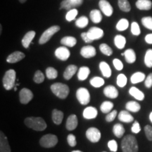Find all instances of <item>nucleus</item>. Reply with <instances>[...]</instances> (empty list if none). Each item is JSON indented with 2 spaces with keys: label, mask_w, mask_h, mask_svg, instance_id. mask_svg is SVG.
<instances>
[{
  "label": "nucleus",
  "mask_w": 152,
  "mask_h": 152,
  "mask_svg": "<svg viewBox=\"0 0 152 152\" xmlns=\"http://www.w3.org/2000/svg\"><path fill=\"white\" fill-rule=\"evenodd\" d=\"M16 73L14 70L10 69L6 72L2 80L4 87L6 90H11V89L14 88L16 82Z\"/></svg>",
  "instance_id": "obj_4"
},
{
  "label": "nucleus",
  "mask_w": 152,
  "mask_h": 152,
  "mask_svg": "<svg viewBox=\"0 0 152 152\" xmlns=\"http://www.w3.org/2000/svg\"><path fill=\"white\" fill-rule=\"evenodd\" d=\"M85 134L87 140L92 143H96L101 139V132L98 128L94 127L87 129Z\"/></svg>",
  "instance_id": "obj_8"
},
{
  "label": "nucleus",
  "mask_w": 152,
  "mask_h": 152,
  "mask_svg": "<svg viewBox=\"0 0 152 152\" xmlns=\"http://www.w3.org/2000/svg\"><path fill=\"white\" fill-rule=\"evenodd\" d=\"M0 152H11L8 139L2 131L0 132Z\"/></svg>",
  "instance_id": "obj_14"
},
{
  "label": "nucleus",
  "mask_w": 152,
  "mask_h": 152,
  "mask_svg": "<svg viewBox=\"0 0 152 152\" xmlns=\"http://www.w3.org/2000/svg\"><path fill=\"white\" fill-rule=\"evenodd\" d=\"M145 41L147 44L152 45V34H148L145 37Z\"/></svg>",
  "instance_id": "obj_56"
},
{
  "label": "nucleus",
  "mask_w": 152,
  "mask_h": 152,
  "mask_svg": "<svg viewBox=\"0 0 152 152\" xmlns=\"http://www.w3.org/2000/svg\"><path fill=\"white\" fill-rule=\"evenodd\" d=\"M125 130L123 125L121 123H116L113 127V132L116 137L121 138L124 135Z\"/></svg>",
  "instance_id": "obj_29"
},
{
  "label": "nucleus",
  "mask_w": 152,
  "mask_h": 152,
  "mask_svg": "<svg viewBox=\"0 0 152 152\" xmlns=\"http://www.w3.org/2000/svg\"><path fill=\"white\" fill-rule=\"evenodd\" d=\"M58 137L53 134H47L42 137L39 140V144L44 148H52L58 143Z\"/></svg>",
  "instance_id": "obj_5"
},
{
  "label": "nucleus",
  "mask_w": 152,
  "mask_h": 152,
  "mask_svg": "<svg viewBox=\"0 0 152 152\" xmlns=\"http://www.w3.org/2000/svg\"><path fill=\"white\" fill-rule=\"evenodd\" d=\"M144 85H145L146 87L147 88H150L152 86V73H150L149 75L147 76V78L145 79L144 81Z\"/></svg>",
  "instance_id": "obj_54"
},
{
  "label": "nucleus",
  "mask_w": 152,
  "mask_h": 152,
  "mask_svg": "<svg viewBox=\"0 0 152 152\" xmlns=\"http://www.w3.org/2000/svg\"><path fill=\"white\" fill-rule=\"evenodd\" d=\"M52 118L54 124H61L63 119H64V113L61 111H59L58 109H54L52 111Z\"/></svg>",
  "instance_id": "obj_23"
},
{
  "label": "nucleus",
  "mask_w": 152,
  "mask_h": 152,
  "mask_svg": "<svg viewBox=\"0 0 152 152\" xmlns=\"http://www.w3.org/2000/svg\"><path fill=\"white\" fill-rule=\"evenodd\" d=\"M129 93H130L131 96H132L133 97L135 98L137 100L139 101H143L144 99V97H145L144 93L135 87H131L130 90H129Z\"/></svg>",
  "instance_id": "obj_26"
},
{
  "label": "nucleus",
  "mask_w": 152,
  "mask_h": 152,
  "mask_svg": "<svg viewBox=\"0 0 152 152\" xmlns=\"http://www.w3.org/2000/svg\"><path fill=\"white\" fill-rule=\"evenodd\" d=\"M81 37H82V39H83V40H84L86 43H91L92 42V39H91L90 38L88 37V35H87V33H82L81 34Z\"/></svg>",
  "instance_id": "obj_55"
},
{
  "label": "nucleus",
  "mask_w": 152,
  "mask_h": 152,
  "mask_svg": "<svg viewBox=\"0 0 152 152\" xmlns=\"http://www.w3.org/2000/svg\"><path fill=\"white\" fill-rule=\"evenodd\" d=\"M121 149L123 152H138V143L135 137L132 134L125 136L121 142Z\"/></svg>",
  "instance_id": "obj_1"
},
{
  "label": "nucleus",
  "mask_w": 152,
  "mask_h": 152,
  "mask_svg": "<svg viewBox=\"0 0 152 152\" xmlns=\"http://www.w3.org/2000/svg\"><path fill=\"white\" fill-rule=\"evenodd\" d=\"M87 35L92 40H97L104 36V30L98 27H92L87 31Z\"/></svg>",
  "instance_id": "obj_11"
},
{
  "label": "nucleus",
  "mask_w": 152,
  "mask_h": 152,
  "mask_svg": "<svg viewBox=\"0 0 152 152\" xmlns=\"http://www.w3.org/2000/svg\"><path fill=\"white\" fill-rule=\"evenodd\" d=\"M96 54V49L94 47L90 46V45L83 47L80 50L81 56L86 58H92V57L95 56Z\"/></svg>",
  "instance_id": "obj_15"
},
{
  "label": "nucleus",
  "mask_w": 152,
  "mask_h": 152,
  "mask_svg": "<svg viewBox=\"0 0 152 152\" xmlns=\"http://www.w3.org/2000/svg\"><path fill=\"white\" fill-rule=\"evenodd\" d=\"M77 70V67L75 65H70L68 66L64 73V77L66 80L71 79L73 76L76 73Z\"/></svg>",
  "instance_id": "obj_25"
},
{
  "label": "nucleus",
  "mask_w": 152,
  "mask_h": 152,
  "mask_svg": "<svg viewBox=\"0 0 152 152\" xmlns=\"http://www.w3.org/2000/svg\"><path fill=\"white\" fill-rule=\"evenodd\" d=\"M98 114L97 109L94 106H87L83 111V115L85 119H94Z\"/></svg>",
  "instance_id": "obj_17"
},
{
  "label": "nucleus",
  "mask_w": 152,
  "mask_h": 152,
  "mask_svg": "<svg viewBox=\"0 0 152 152\" xmlns=\"http://www.w3.org/2000/svg\"><path fill=\"white\" fill-rule=\"evenodd\" d=\"M77 124H78V121H77V115L75 114H72L68 117L66 123V128L69 131L74 130L77 127Z\"/></svg>",
  "instance_id": "obj_16"
},
{
  "label": "nucleus",
  "mask_w": 152,
  "mask_h": 152,
  "mask_svg": "<svg viewBox=\"0 0 152 152\" xmlns=\"http://www.w3.org/2000/svg\"><path fill=\"white\" fill-rule=\"evenodd\" d=\"M33 93L28 88H23L19 92V100L22 104H28L33 99Z\"/></svg>",
  "instance_id": "obj_9"
},
{
  "label": "nucleus",
  "mask_w": 152,
  "mask_h": 152,
  "mask_svg": "<svg viewBox=\"0 0 152 152\" xmlns=\"http://www.w3.org/2000/svg\"><path fill=\"white\" fill-rule=\"evenodd\" d=\"M67 142L69 146L71 147H74L77 145V141H76V137L73 134H69L67 137Z\"/></svg>",
  "instance_id": "obj_48"
},
{
  "label": "nucleus",
  "mask_w": 152,
  "mask_h": 152,
  "mask_svg": "<svg viewBox=\"0 0 152 152\" xmlns=\"http://www.w3.org/2000/svg\"><path fill=\"white\" fill-rule=\"evenodd\" d=\"M99 69L104 77L109 78L111 76L112 71L109 64L105 61H102L99 64Z\"/></svg>",
  "instance_id": "obj_24"
},
{
  "label": "nucleus",
  "mask_w": 152,
  "mask_h": 152,
  "mask_svg": "<svg viewBox=\"0 0 152 152\" xmlns=\"http://www.w3.org/2000/svg\"><path fill=\"white\" fill-rule=\"evenodd\" d=\"M113 103L109 101H105L101 104L100 110L103 113H109L112 111L113 108Z\"/></svg>",
  "instance_id": "obj_35"
},
{
  "label": "nucleus",
  "mask_w": 152,
  "mask_h": 152,
  "mask_svg": "<svg viewBox=\"0 0 152 152\" xmlns=\"http://www.w3.org/2000/svg\"><path fill=\"white\" fill-rule=\"evenodd\" d=\"M117 111L116 110H113V111H111L110 113H107V115H106V122H112V121H113L114 120H115V117H116L117 115Z\"/></svg>",
  "instance_id": "obj_49"
},
{
  "label": "nucleus",
  "mask_w": 152,
  "mask_h": 152,
  "mask_svg": "<svg viewBox=\"0 0 152 152\" xmlns=\"http://www.w3.org/2000/svg\"><path fill=\"white\" fill-rule=\"evenodd\" d=\"M35 36V32L33 30L28 32L26 35H24V37L22 39V45L23 46L24 48L28 49L29 47L30 43L32 42L33 39H34Z\"/></svg>",
  "instance_id": "obj_20"
},
{
  "label": "nucleus",
  "mask_w": 152,
  "mask_h": 152,
  "mask_svg": "<svg viewBox=\"0 0 152 152\" xmlns=\"http://www.w3.org/2000/svg\"><path fill=\"white\" fill-rule=\"evenodd\" d=\"M89 23V20L86 16H83L77 18L75 21V26L79 28H84Z\"/></svg>",
  "instance_id": "obj_38"
},
{
  "label": "nucleus",
  "mask_w": 152,
  "mask_h": 152,
  "mask_svg": "<svg viewBox=\"0 0 152 152\" xmlns=\"http://www.w3.org/2000/svg\"><path fill=\"white\" fill-rule=\"evenodd\" d=\"M129 26V22L127 19L122 18L118 22L116 25V29L118 31H124L126 29H128Z\"/></svg>",
  "instance_id": "obj_39"
},
{
  "label": "nucleus",
  "mask_w": 152,
  "mask_h": 152,
  "mask_svg": "<svg viewBox=\"0 0 152 152\" xmlns=\"http://www.w3.org/2000/svg\"><path fill=\"white\" fill-rule=\"evenodd\" d=\"M18 1H20V3H25L26 1H27V0H18Z\"/></svg>",
  "instance_id": "obj_58"
},
{
  "label": "nucleus",
  "mask_w": 152,
  "mask_h": 152,
  "mask_svg": "<svg viewBox=\"0 0 152 152\" xmlns=\"http://www.w3.org/2000/svg\"><path fill=\"white\" fill-rule=\"evenodd\" d=\"M125 61L128 64H133L136 61V54L132 49H128L124 52Z\"/></svg>",
  "instance_id": "obj_30"
},
{
  "label": "nucleus",
  "mask_w": 152,
  "mask_h": 152,
  "mask_svg": "<svg viewBox=\"0 0 152 152\" xmlns=\"http://www.w3.org/2000/svg\"><path fill=\"white\" fill-rule=\"evenodd\" d=\"M104 94L106 97L110 99H115L118 96V91L114 86L109 85L104 89Z\"/></svg>",
  "instance_id": "obj_19"
},
{
  "label": "nucleus",
  "mask_w": 152,
  "mask_h": 152,
  "mask_svg": "<svg viewBox=\"0 0 152 152\" xmlns=\"http://www.w3.org/2000/svg\"><path fill=\"white\" fill-rule=\"evenodd\" d=\"M114 44L118 49H122L125 47L126 44V39L124 36L118 35L114 38Z\"/></svg>",
  "instance_id": "obj_34"
},
{
  "label": "nucleus",
  "mask_w": 152,
  "mask_h": 152,
  "mask_svg": "<svg viewBox=\"0 0 152 152\" xmlns=\"http://www.w3.org/2000/svg\"><path fill=\"white\" fill-rule=\"evenodd\" d=\"M61 45H64L65 47H73L75 46L77 43V39L74 37H71V36H66V37H63L61 40Z\"/></svg>",
  "instance_id": "obj_31"
},
{
  "label": "nucleus",
  "mask_w": 152,
  "mask_h": 152,
  "mask_svg": "<svg viewBox=\"0 0 152 152\" xmlns=\"http://www.w3.org/2000/svg\"><path fill=\"white\" fill-rule=\"evenodd\" d=\"M25 57H26V55L23 52H14L12 54L9 55L7 58V61L9 64H15V63H17L23 59Z\"/></svg>",
  "instance_id": "obj_18"
},
{
  "label": "nucleus",
  "mask_w": 152,
  "mask_h": 152,
  "mask_svg": "<svg viewBox=\"0 0 152 152\" xmlns=\"http://www.w3.org/2000/svg\"><path fill=\"white\" fill-rule=\"evenodd\" d=\"M108 147L112 152H116L118 151V144L115 140H111L108 142Z\"/></svg>",
  "instance_id": "obj_50"
},
{
  "label": "nucleus",
  "mask_w": 152,
  "mask_h": 152,
  "mask_svg": "<svg viewBox=\"0 0 152 152\" xmlns=\"http://www.w3.org/2000/svg\"><path fill=\"white\" fill-rule=\"evenodd\" d=\"M144 79H146L145 74L142 72H136L131 76L130 81L132 84H137V83L144 81Z\"/></svg>",
  "instance_id": "obj_33"
},
{
  "label": "nucleus",
  "mask_w": 152,
  "mask_h": 152,
  "mask_svg": "<svg viewBox=\"0 0 152 152\" xmlns=\"http://www.w3.org/2000/svg\"><path fill=\"white\" fill-rule=\"evenodd\" d=\"M83 3V0H64L61 3L60 9H64L69 11L80 7Z\"/></svg>",
  "instance_id": "obj_10"
},
{
  "label": "nucleus",
  "mask_w": 152,
  "mask_h": 152,
  "mask_svg": "<svg viewBox=\"0 0 152 152\" xmlns=\"http://www.w3.org/2000/svg\"><path fill=\"white\" fill-rule=\"evenodd\" d=\"M1 31H2V26H0V33H1Z\"/></svg>",
  "instance_id": "obj_60"
},
{
  "label": "nucleus",
  "mask_w": 152,
  "mask_h": 152,
  "mask_svg": "<svg viewBox=\"0 0 152 152\" xmlns=\"http://www.w3.org/2000/svg\"><path fill=\"white\" fill-rule=\"evenodd\" d=\"M71 152H83V151H80V150H74V151H72Z\"/></svg>",
  "instance_id": "obj_59"
},
{
  "label": "nucleus",
  "mask_w": 152,
  "mask_h": 152,
  "mask_svg": "<svg viewBox=\"0 0 152 152\" xmlns=\"http://www.w3.org/2000/svg\"><path fill=\"white\" fill-rule=\"evenodd\" d=\"M90 85H92V87H96V88H99V87L103 86L104 83H105V81H104V80L102 78V77H94L90 80Z\"/></svg>",
  "instance_id": "obj_36"
},
{
  "label": "nucleus",
  "mask_w": 152,
  "mask_h": 152,
  "mask_svg": "<svg viewBox=\"0 0 152 152\" xmlns=\"http://www.w3.org/2000/svg\"><path fill=\"white\" fill-rule=\"evenodd\" d=\"M60 30V27L58 26H54L52 27L49 28L48 29L45 30L41 35L40 38L39 39V45H44V44L47 43V42L50 40L53 35L57 32Z\"/></svg>",
  "instance_id": "obj_7"
},
{
  "label": "nucleus",
  "mask_w": 152,
  "mask_h": 152,
  "mask_svg": "<svg viewBox=\"0 0 152 152\" xmlns=\"http://www.w3.org/2000/svg\"><path fill=\"white\" fill-rule=\"evenodd\" d=\"M118 120L125 123H130L134 121V117L129 113L128 111H121L118 114Z\"/></svg>",
  "instance_id": "obj_21"
},
{
  "label": "nucleus",
  "mask_w": 152,
  "mask_h": 152,
  "mask_svg": "<svg viewBox=\"0 0 152 152\" xmlns=\"http://www.w3.org/2000/svg\"><path fill=\"white\" fill-rule=\"evenodd\" d=\"M76 98L82 105H87L90 102V94L87 89L80 87L76 91Z\"/></svg>",
  "instance_id": "obj_6"
},
{
  "label": "nucleus",
  "mask_w": 152,
  "mask_h": 152,
  "mask_svg": "<svg viewBox=\"0 0 152 152\" xmlns=\"http://www.w3.org/2000/svg\"><path fill=\"white\" fill-rule=\"evenodd\" d=\"M144 64L147 67L152 68V49H149L146 52L144 56Z\"/></svg>",
  "instance_id": "obj_40"
},
{
  "label": "nucleus",
  "mask_w": 152,
  "mask_h": 152,
  "mask_svg": "<svg viewBox=\"0 0 152 152\" xmlns=\"http://www.w3.org/2000/svg\"><path fill=\"white\" fill-rule=\"evenodd\" d=\"M136 7L140 10L148 11L152 8V2L150 0H137Z\"/></svg>",
  "instance_id": "obj_22"
},
{
  "label": "nucleus",
  "mask_w": 152,
  "mask_h": 152,
  "mask_svg": "<svg viewBox=\"0 0 152 152\" xmlns=\"http://www.w3.org/2000/svg\"><path fill=\"white\" fill-rule=\"evenodd\" d=\"M91 20L94 23H99L102 20V15L101 14L100 11L97 9H94L91 11L90 14Z\"/></svg>",
  "instance_id": "obj_32"
},
{
  "label": "nucleus",
  "mask_w": 152,
  "mask_h": 152,
  "mask_svg": "<svg viewBox=\"0 0 152 152\" xmlns=\"http://www.w3.org/2000/svg\"><path fill=\"white\" fill-rule=\"evenodd\" d=\"M102 152H106V151H102Z\"/></svg>",
  "instance_id": "obj_61"
},
{
  "label": "nucleus",
  "mask_w": 152,
  "mask_h": 152,
  "mask_svg": "<svg viewBox=\"0 0 152 152\" xmlns=\"http://www.w3.org/2000/svg\"><path fill=\"white\" fill-rule=\"evenodd\" d=\"M24 123L28 128L35 131H43L47 128V123L41 117H28Z\"/></svg>",
  "instance_id": "obj_2"
},
{
  "label": "nucleus",
  "mask_w": 152,
  "mask_h": 152,
  "mask_svg": "<svg viewBox=\"0 0 152 152\" xmlns=\"http://www.w3.org/2000/svg\"><path fill=\"white\" fill-rule=\"evenodd\" d=\"M99 6L101 11L106 15V16H111L113 14V9L112 6L111 5L109 1L106 0H100L99 3Z\"/></svg>",
  "instance_id": "obj_13"
},
{
  "label": "nucleus",
  "mask_w": 152,
  "mask_h": 152,
  "mask_svg": "<svg viewBox=\"0 0 152 152\" xmlns=\"http://www.w3.org/2000/svg\"><path fill=\"white\" fill-rule=\"evenodd\" d=\"M46 76L49 80L56 79L58 76V72L54 68L48 67L46 69Z\"/></svg>",
  "instance_id": "obj_41"
},
{
  "label": "nucleus",
  "mask_w": 152,
  "mask_h": 152,
  "mask_svg": "<svg viewBox=\"0 0 152 152\" xmlns=\"http://www.w3.org/2000/svg\"><path fill=\"white\" fill-rule=\"evenodd\" d=\"M127 82H128V79L124 74H119L118 75L116 80L118 86L120 87H124L127 84Z\"/></svg>",
  "instance_id": "obj_44"
},
{
  "label": "nucleus",
  "mask_w": 152,
  "mask_h": 152,
  "mask_svg": "<svg viewBox=\"0 0 152 152\" xmlns=\"http://www.w3.org/2000/svg\"><path fill=\"white\" fill-rule=\"evenodd\" d=\"M77 14H78V11L76 9H71V10H69L67 12V14L66 15V19L67 21L71 22L72 20H75V18L77 16Z\"/></svg>",
  "instance_id": "obj_45"
},
{
  "label": "nucleus",
  "mask_w": 152,
  "mask_h": 152,
  "mask_svg": "<svg viewBox=\"0 0 152 152\" xmlns=\"http://www.w3.org/2000/svg\"><path fill=\"white\" fill-rule=\"evenodd\" d=\"M33 80L37 84L42 83L44 80H45V75H44L42 72L41 71H39V70L36 71L35 73V75H34Z\"/></svg>",
  "instance_id": "obj_42"
},
{
  "label": "nucleus",
  "mask_w": 152,
  "mask_h": 152,
  "mask_svg": "<svg viewBox=\"0 0 152 152\" xmlns=\"http://www.w3.org/2000/svg\"><path fill=\"white\" fill-rule=\"evenodd\" d=\"M149 120H150V121L152 123V112H151V113L149 114Z\"/></svg>",
  "instance_id": "obj_57"
},
{
  "label": "nucleus",
  "mask_w": 152,
  "mask_h": 152,
  "mask_svg": "<svg viewBox=\"0 0 152 152\" xmlns=\"http://www.w3.org/2000/svg\"><path fill=\"white\" fill-rule=\"evenodd\" d=\"M118 4L120 9L124 12H129L131 10V6L128 0H118Z\"/></svg>",
  "instance_id": "obj_37"
},
{
  "label": "nucleus",
  "mask_w": 152,
  "mask_h": 152,
  "mask_svg": "<svg viewBox=\"0 0 152 152\" xmlns=\"http://www.w3.org/2000/svg\"><path fill=\"white\" fill-rule=\"evenodd\" d=\"M127 111L132 112V113H137L141 109V106L138 102L134 101H130L125 105Z\"/></svg>",
  "instance_id": "obj_27"
},
{
  "label": "nucleus",
  "mask_w": 152,
  "mask_h": 152,
  "mask_svg": "<svg viewBox=\"0 0 152 152\" xmlns=\"http://www.w3.org/2000/svg\"><path fill=\"white\" fill-rule=\"evenodd\" d=\"M90 73V68L87 66H83L79 69L78 73H77V78L80 81L85 80L87 77H88Z\"/></svg>",
  "instance_id": "obj_28"
},
{
  "label": "nucleus",
  "mask_w": 152,
  "mask_h": 152,
  "mask_svg": "<svg viewBox=\"0 0 152 152\" xmlns=\"http://www.w3.org/2000/svg\"><path fill=\"white\" fill-rule=\"evenodd\" d=\"M131 131L134 134H137L141 131V127H140V125L138 121H134V124L132 125V128H131Z\"/></svg>",
  "instance_id": "obj_53"
},
{
  "label": "nucleus",
  "mask_w": 152,
  "mask_h": 152,
  "mask_svg": "<svg viewBox=\"0 0 152 152\" xmlns=\"http://www.w3.org/2000/svg\"><path fill=\"white\" fill-rule=\"evenodd\" d=\"M54 54L56 58L61 61L68 60L71 56L70 51L66 47H60L57 48Z\"/></svg>",
  "instance_id": "obj_12"
},
{
  "label": "nucleus",
  "mask_w": 152,
  "mask_h": 152,
  "mask_svg": "<svg viewBox=\"0 0 152 152\" xmlns=\"http://www.w3.org/2000/svg\"><path fill=\"white\" fill-rule=\"evenodd\" d=\"M99 49L102 54L106 55V56H111L113 54L112 49L106 44H102L99 46Z\"/></svg>",
  "instance_id": "obj_43"
},
{
  "label": "nucleus",
  "mask_w": 152,
  "mask_h": 152,
  "mask_svg": "<svg viewBox=\"0 0 152 152\" xmlns=\"http://www.w3.org/2000/svg\"><path fill=\"white\" fill-rule=\"evenodd\" d=\"M113 64L117 71H121L123 68V64L121 60L118 58H114L113 61Z\"/></svg>",
  "instance_id": "obj_52"
},
{
  "label": "nucleus",
  "mask_w": 152,
  "mask_h": 152,
  "mask_svg": "<svg viewBox=\"0 0 152 152\" xmlns=\"http://www.w3.org/2000/svg\"><path fill=\"white\" fill-rule=\"evenodd\" d=\"M51 90L53 94L56 95L58 98L64 99L67 98L69 94V87L67 85L61 83H56L51 85Z\"/></svg>",
  "instance_id": "obj_3"
},
{
  "label": "nucleus",
  "mask_w": 152,
  "mask_h": 152,
  "mask_svg": "<svg viewBox=\"0 0 152 152\" xmlns=\"http://www.w3.org/2000/svg\"><path fill=\"white\" fill-rule=\"evenodd\" d=\"M131 32L134 35L138 36L140 35L141 33V30H140V26L137 23L133 22L132 24H131Z\"/></svg>",
  "instance_id": "obj_47"
},
{
  "label": "nucleus",
  "mask_w": 152,
  "mask_h": 152,
  "mask_svg": "<svg viewBox=\"0 0 152 152\" xmlns=\"http://www.w3.org/2000/svg\"><path fill=\"white\" fill-rule=\"evenodd\" d=\"M142 23L147 29L152 30V17L147 16L142 18Z\"/></svg>",
  "instance_id": "obj_46"
},
{
  "label": "nucleus",
  "mask_w": 152,
  "mask_h": 152,
  "mask_svg": "<svg viewBox=\"0 0 152 152\" xmlns=\"http://www.w3.org/2000/svg\"><path fill=\"white\" fill-rule=\"evenodd\" d=\"M144 132H145L146 137L149 141H152V127L151 125H147L144 128Z\"/></svg>",
  "instance_id": "obj_51"
}]
</instances>
